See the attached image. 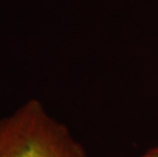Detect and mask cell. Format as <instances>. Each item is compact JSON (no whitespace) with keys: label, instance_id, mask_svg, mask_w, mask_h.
Segmentation results:
<instances>
[{"label":"cell","instance_id":"6da1fadb","mask_svg":"<svg viewBox=\"0 0 158 157\" xmlns=\"http://www.w3.org/2000/svg\"><path fill=\"white\" fill-rule=\"evenodd\" d=\"M0 157H90L63 123L32 99L0 118Z\"/></svg>","mask_w":158,"mask_h":157},{"label":"cell","instance_id":"7a4b0ae2","mask_svg":"<svg viewBox=\"0 0 158 157\" xmlns=\"http://www.w3.org/2000/svg\"><path fill=\"white\" fill-rule=\"evenodd\" d=\"M137 157H158V146L147 150L146 152L142 153V154Z\"/></svg>","mask_w":158,"mask_h":157}]
</instances>
